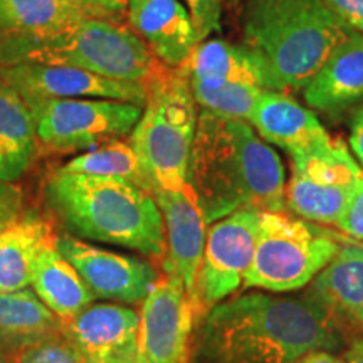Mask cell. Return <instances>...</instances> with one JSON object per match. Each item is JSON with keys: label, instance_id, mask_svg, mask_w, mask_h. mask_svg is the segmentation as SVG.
Returning a JSON list of instances; mask_svg holds the SVG:
<instances>
[{"label": "cell", "instance_id": "obj_1", "mask_svg": "<svg viewBox=\"0 0 363 363\" xmlns=\"http://www.w3.org/2000/svg\"><path fill=\"white\" fill-rule=\"evenodd\" d=\"M345 333L308 296L249 293L217 303L202 318L194 363H294L313 350H338Z\"/></svg>", "mask_w": 363, "mask_h": 363}, {"label": "cell", "instance_id": "obj_2", "mask_svg": "<svg viewBox=\"0 0 363 363\" xmlns=\"http://www.w3.org/2000/svg\"><path fill=\"white\" fill-rule=\"evenodd\" d=\"M187 189L207 225L239 208L284 212L286 174L281 157L249 121L199 108Z\"/></svg>", "mask_w": 363, "mask_h": 363}, {"label": "cell", "instance_id": "obj_3", "mask_svg": "<svg viewBox=\"0 0 363 363\" xmlns=\"http://www.w3.org/2000/svg\"><path fill=\"white\" fill-rule=\"evenodd\" d=\"M44 202L67 234L165 259V222L152 194L123 179L52 170Z\"/></svg>", "mask_w": 363, "mask_h": 363}, {"label": "cell", "instance_id": "obj_4", "mask_svg": "<svg viewBox=\"0 0 363 363\" xmlns=\"http://www.w3.org/2000/svg\"><path fill=\"white\" fill-rule=\"evenodd\" d=\"M348 33L323 0L242 4V43L259 54L279 93L305 88Z\"/></svg>", "mask_w": 363, "mask_h": 363}, {"label": "cell", "instance_id": "obj_5", "mask_svg": "<svg viewBox=\"0 0 363 363\" xmlns=\"http://www.w3.org/2000/svg\"><path fill=\"white\" fill-rule=\"evenodd\" d=\"M71 66L125 83L147 84L163 66L125 22L83 19L54 34L0 39V66Z\"/></svg>", "mask_w": 363, "mask_h": 363}, {"label": "cell", "instance_id": "obj_6", "mask_svg": "<svg viewBox=\"0 0 363 363\" xmlns=\"http://www.w3.org/2000/svg\"><path fill=\"white\" fill-rule=\"evenodd\" d=\"M199 121L187 74L163 65L147 83V101L128 140L147 175L152 194L187 185L190 153Z\"/></svg>", "mask_w": 363, "mask_h": 363}, {"label": "cell", "instance_id": "obj_7", "mask_svg": "<svg viewBox=\"0 0 363 363\" xmlns=\"http://www.w3.org/2000/svg\"><path fill=\"white\" fill-rule=\"evenodd\" d=\"M342 244L323 229L288 212H261L259 233L242 289L289 293L305 288L333 259Z\"/></svg>", "mask_w": 363, "mask_h": 363}, {"label": "cell", "instance_id": "obj_8", "mask_svg": "<svg viewBox=\"0 0 363 363\" xmlns=\"http://www.w3.org/2000/svg\"><path fill=\"white\" fill-rule=\"evenodd\" d=\"M180 67L199 108L233 120L249 121L261 94L274 91L264 61L244 43L201 40Z\"/></svg>", "mask_w": 363, "mask_h": 363}, {"label": "cell", "instance_id": "obj_9", "mask_svg": "<svg viewBox=\"0 0 363 363\" xmlns=\"http://www.w3.org/2000/svg\"><path fill=\"white\" fill-rule=\"evenodd\" d=\"M286 182V208L320 225H337L345 206L363 179V169L342 138H330L305 152L293 153Z\"/></svg>", "mask_w": 363, "mask_h": 363}, {"label": "cell", "instance_id": "obj_10", "mask_svg": "<svg viewBox=\"0 0 363 363\" xmlns=\"http://www.w3.org/2000/svg\"><path fill=\"white\" fill-rule=\"evenodd\" d=\"M29 108L40 148L57 153L91 150L130 136L143 113L140 104L98 98L48 99Z\"/></svg>", "mask_w": 363, "mask_h": 363}, {"label": "cell", "instance_id": "obj_11", "mask_svg": "<svg viewBox=\"0 0 363 363\" xmlns=\"http://www.w3.org/2000/svg\"><path fill=\"white\" fill-rule=\"evenodd\" d=\"M201 310L179 276H160L142 303L136 337L138 363H189Z\"/></svg>", "mask_w": 363, "mask_h": 363}, {"label": "cell", "instance_id": "obj_12", "mask_svg": "<svg viewBox=\"0 0 363 363\" xmlns=\"http://www.w3.org/2000/svg\"><path fill=\"white\" fill-rule=\"evenodd\" d=\"M261 211L239 208L207 227L206 247L199 274L202 308L216 306L242 286L251 266L259 233Z\"/></svg>", "mask_w": 363, "mask_h": 363}, {"label": "cell", "instance_id": "obj_13", "mask_svg": "<svg viewBox=\"0 0 363 363\" xmlns=\"http://www.w3.org/2000/svg\"><path fill=\"white\" fill-rule=\"evenodd\" d=\"M57 249L79 272L94 298L136 305L143 303L160 274L142 257L98 247L71 234L57 235Z\"/></svg>", "mask_w": 363, "mask_h": 363}, {"label": "cell", "instance_id": "obj_14", "mask_svg": "<svg viewBox=\"0 0 363 363\" xmlns=\"http://www.w3.org/2000/svg\"><path fill=\"white\" fill-rule=\"evenodd\" d=\"M2 78L12 86L27 104L48 99L98 98L116 99L145 106L147 84L125 83L71 66L17 62L0 66Z\"/></svg>", "mask_w": 363, "mask_h": 363}, {"label": "cell", "instance_id": "obj_15", "mask_svg": "<svg viewBox=\"0 0 363 363\" xmlns=\"http://www.w3.org/2000/svg\"><path fill=\"white\" fill-rule=\"evenodd\" d=\"M152 195L165 222L167 254L163 269L179 276L190 296L202 308L199 299V274L208 227L202 211L187 185L182 190H157Z\"/></svg>", "mask_w": 363, "mask_h": 363}, {"label": "cell", "instance_id": "obj_16", "mask_svg": "<svg viewBox=\"0 0 363 363\" xmlns=\"http://www.w3.org/2000/svg\"><path fill=\"white\" fill-rule=\"evenodd\" d=\"M140 313L121 303L86 306L71 320L61 321L62 337L84 363H104L136 347Z\"/></svg>", "mask_w": 363, "mask_h": 363}, {"label": "cell", "instance_id": "obj_17", "mask_svg": "<svg viewBox=\"0 0 363 363\" xmlns=\"http://www.w3.org/2000/svg\"><path fill=\"white\" fill-rule=\"evenodd\" d=\"M126 26L169 67L184 66L199 44L190 13L179 0H128Z\"/></svg>", "mask_w": 363, "mask_h": 363}, {"label": "cell", "instance_id": "obj_18", "mask_svg": "<svg viewBox=\"0 0 363 363\" xmlns=\"http://www.w3.org/2000/svg\"><path fill=\"white\" fill-rule=\"evenodd\" d=\"M308 106L335 115L363 101V34L350 30L303 88Z\"/></svg>", "mask_w": 363, "mask_h": 363}, {"label": "cell", "instance_id": "obj_19", "mask_svg": "<svg viewBox=\"0 0 363 363\" xmlns=\"http://www.w3.org/2000/svg\"><path fill=\"white\" fill-rule=\"evenodd\" d=\"M338 252L311 281L305 296L325 308L342 328L363 335V251L340 242Z\"/></svg>", "mask_w": 363, "mask_h": 363}, {"label": "cell", "instance_id": "obj_20", "mask_svg": "<svg viewBox=\"0 0 363 363\" xmlns=\"http://www.w3.org/2000/svg\"><path fill=\"white\" fill-rule=\"evenodd\" d=\"M249 123L266 143L281 147L288 155L305 152L331 138L315 113L279 91L261 94Z\"/></svg>", "mask_w": 363, "mask_h": 363}, {"label": "cell", "instance_id": "obj_21", "mask_svg": "<svg viewBox=\"0 0 363 363\" xmlns=\"http://www.w3.org/2000/svg\"><path fill=\"white\" fill-rule=\"evenodd\" d=\"M40 150L29 104L0 74V182L17 184L33 169Z\"/></svg>", "mask_w": 363, "mask_h": 363}, {"label": "cell", "instance_id": "obj_22", "mask_svg": "<svg viewBox=\"0 0 363 363\" xmlns=\"http://www.w3.org/2000/svg\"><path fill=\"white\" fill-rule=\"evenodd\" d=\"M57 235L45 217L34 208L0 229V289L30 288L33 271L44 246Z\"/></svg>", "mask_w": 363, "mask_h": 363}, {"label": "cell", "instance_id": "obj_23", "mask_svg": "<svg viewBox=\"0 0 363 363\" xmlns=\"http://www.w3.org/2000/svg\"><path fill=\"white\" fill-rule=\"evenodd\" d=\"M56 239L44 246L35 259L30 288L59 320L67 321L89 306L94 296L74 266L59 251Z\"/></svg>", "mask_w": 363, "mask_h": 363}, {"label": "cell", "instance_id": "obj_24", "mask_svg": "<svg viewBox=\"0 0 363 363\" xmlns=\"http://www.w3.org/2000/svg\"><path fill=\"white\" fill-rule=\"evenodd\" d=\"M61 331V320L33 291L0 289V347L24 350Z\"/></svg>", "mask_w": 363, "mask_h": 363}, {"label": "cell", "instance_id": "obj_25", "mask_svg": "<svg viewBox=\"0 0 363 363\" xmlns=\"http://www.w3.org/2000/svg\"><path fill=\"white\" fill-rule=\"evenodd\" d=\"M83 19L72 0H0V39L54 34Z\"/></svg>", "mask_w": 363, "mask_h": 363}, {"label": "cell", "instance_id": "obj_26", "mask_svg": "<svg viewBox=\"0 0 363 363\" xmlns=\"http://www.w3.org/2000/svg\"><path fill=\"white\" fill-rule=\"evenodd\" d=\"M59 169L71 172V174L123 179L152 194V187H150L147 175L142 169L140 158L136 155L135 148L131 147L130 140L125 138L110 140L99 147L91 148L88 152L71 158Z\"/></svg>", "mask_w": 363, "mask_h": 363}, {"label": "cell", "instance_id": "obj_27", "mask_svg": "<svg viewBox=\"0 0 363 363\" xmlns=\"http://www.w3.org/2000/svg\"><path fill=\"white\" fill-rule=\"evenodd\" d=\"M17 363H84L65 337H52L24 348Z\"/></svg>", "mask_w": 363, "mask_h": 363}, {"label": "cell", "instance_id": "obj_28", "mask_svg": "<svg viewBox=\"0 0 363 363\" xmlns=\"http://www.w3.org/2000/svg\"><path fill=\"white\" fill-rule=\"evenodd\" d=\"M199 43L220 30L227 0H185Z\"/></svg>", "mask_w": 363, "mask_h": 363}, {"label": "cell", "instance_id": "obj_29", "mask_svg": "<svg viewBox=\"0 0 363 363\" xmlns=\"http://www.w3.org/2000/svg\"><path fill=\"white\" fill-rule=\"evenodd\" d=\"M86 19L125 22L128 0H72Z\"/></svg>", "mask_w": 363, "mask_h": 363}, {"label": "cell", "instance_id": "obj_30", "mask_svg": "<svg viewBox=\"0 0 363 363\" xmlns=\"http://www.w3.org/2000/svg\"><path fill=\"white\" fill-rule=\"evenodd\" d=\"M337 227L347 238L363 240V179L358 184L355 194L345 206Z\"/></svg>", "mask_w": 363, "mask_h": 363}, {"label": "cell", "instance_id": "obj_31", "mask_svg": "<svg viewBox=\"0 0 363 363\" xmlns=\"http://www.w3.org/2000/svg\"><path fill=\"white\" fill-rule=\"evenodd\" d=\"M26 194L17 184L0 182V229L24 214Z\"/></svg>", "mask_w": 363, "mask_h": 363}, {"label": "cell", "instance_id": "obj_32", "mask_svg": "<svg viewBox=\"0 0 363 363\" xmlns=\"http://www.w3.org/2000/svg\"><path fill=\"white\" fill-rule=\"evenodd\" d=\"M323 4L347 29L363 34V0H323Z\"/></svg>", "mask_w": 363, "mask_h": 363}, {"label": "cell", "instance_id": "obj_33", "mask_svg": "<svg viewBox=\"0 0 363 363\" xmlns=\"http://www.w3.org/2000/svg\"><path fill=\"white\" fill-rule=\"evenodd\" d=\"M350 148L353 150L358 163H360V167L363 169V108L357 113L352 121Z\"/></svg>", "mask_w": 363, "mask_h": 363}, {"label": "cell", "instance_id": "obj_34", "mask_svg": "<svg viewBox=\"0 0 363 363\" xmlns=\"http://www.w3.org/2000/svg\"><path fill=\"white\" fill-rule=\"evenodd\" d=\"M294 363H345V360L330 350H313L299 357Z\"/></svg>", "mask_w": 363, "mask_h": 363}, {"label": "cell", "instance_id": "obj_35", "mask_svg": "<svg viewBox=\"0 0 363 363\" xmlns=\"http://www.w3.org/2000/svg\"><path fill=\"white\" fill-rule=\"evenodd\" d=\"M345 363H363V337L353 340L343 355Z\"/></svg>", "mask_w": 363, "mask_h": 363}, {"label": "cell", "instance_id": "obj_36", "mask_svg": "<svg viewBox=\"0 0 363 363\" xmlns=\"http://www.w3.org/2000/svg\"><path fill=\"white\" fill-rule=\"evenodd\" d=\"M104 363H138V352H136V347H133V348H130L128 352L113 357Z\"/></svg>", "mask_w": 363, "mask_h": 363}, {"label": "cell", "instance_id": "obj_37", "mask_svg": "<svg viewBox=\"0 0 363 363\" xmlns=\"http://www.w3.org/2000/svg\"><path fill=\"white\" fill-rule=\"evenodd\" d=\"M335 238H337L338 242H347V244H353V246L360 247L362 251H363V240H355V239H350V238H347V235H345V234H337V233H335Z\"/></svg>", "mask_w": 363, "mask_h": 363}, {"label": "cell", "instance_id": "obj_38", "mask_svg": "<svg viewBox=\"0 0 363 363\" xmlns=\"http://www.w3.org/2000/svg\"><path fill=\"white\" fill-rule=\"evenodd\" d=\"M0 363H6V362H4V358H2V355H0Z\"/></svg>", "mask_w": 363, "mask_h": 363}]
</instances>
